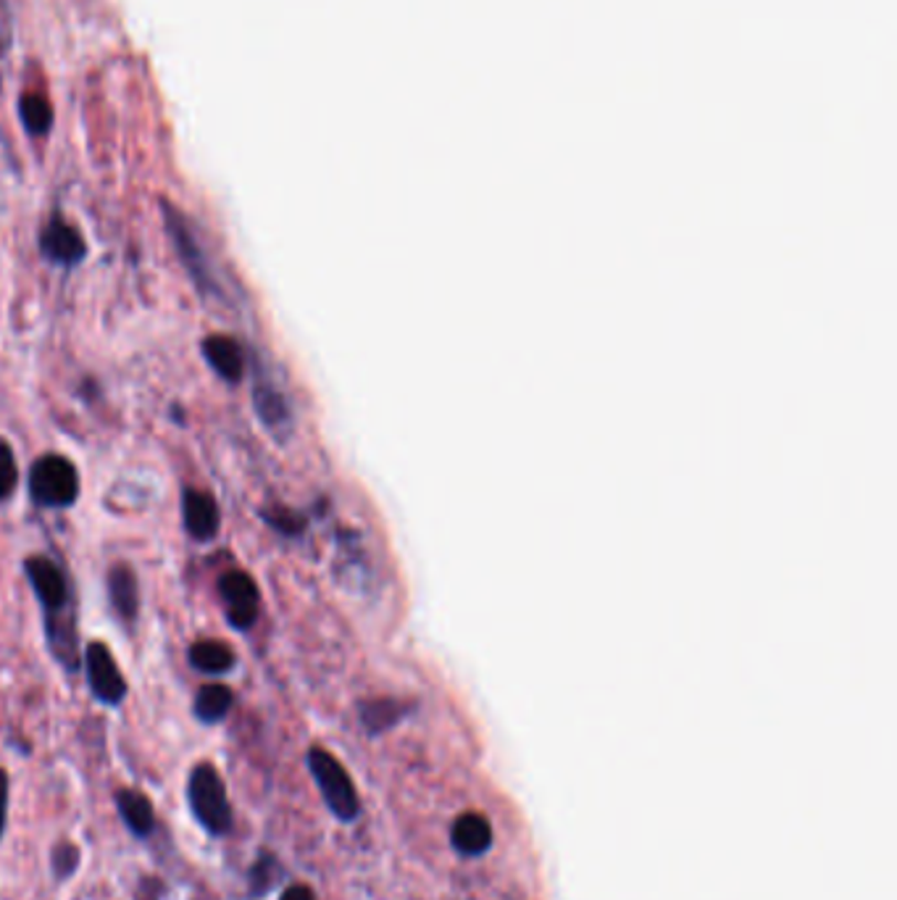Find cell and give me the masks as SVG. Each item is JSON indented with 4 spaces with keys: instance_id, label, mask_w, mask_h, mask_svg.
<instances>
[{
    "instance_id": "6da1fadb",
    "label": "cell",
    "mask_w": 897,
    "mask_h": 900,
    "mask_svg": "<svg viewBox=\"0 0 897 900\" xmlns=\"http://www.w3.org/2000/svg\"><path fill=\"white\" fill-rule=\"evenodd\" d=\"M24 575L38 596V603L43 606L45 640L53 658L66 672H77L82 666V647L72 613V588H68L66 571L53 558L30 556L24 561Z\"/></svg>"
},
{
    "instance_id": "7a4b0ae2",
    "label": "cell",
    "mask_w": 897,
    "mask_h": 900,
    "mask_svg": "<svg viewBox=\"0 0 897 900\" xmlns=\"http://www.w3.org/2000/svg\"><path fill=\"white\" fill-rule=\"evenodd\" d=\"M188 806L193 811V819L211 837L229 835L232 827H235V808H232L227 785H224L214 763L203 761L190 769Z\"/></svg>"
},
{
    "instance_id": "3957f363",
    "label": "cell",
    "mask_w": 897,
    "mask_h": 900,
    "mask_svg": "<svg viewBox=\"0 0 897 900\" xmlns=\"http://www.w3.org/2000/svg\"><path fill=\"white\" fill-rule=\"evenodd\" d=\"M306 767L317 782L324 806L342 824H353L361 816L359 790H355L351 774L342 763L334 759L330 750L313 746L306 753Z\"/></svg>"
},
{
    "instance_id": "277c9868",
    "label": "cell",
    "mask_w": 897,
    "mask_h": 900,
    "mask_svg": "<svg viewBox=\"0 0 897 900\" xmlns=\"http://www.w3.org/2000/svg\"><path fill=\"white\" fill-rule=\"evenodd\" d=\"M26 490L34 506L40 508H72L79 497L77 467L64 456H40L30 467Z\"/></svg>"
},
{
    "instance_id": "5b68a950",
    "label": "cell",
    "mask_w": 897,
    "mask_h": 900,
    "mask_svg": "<svg viewBox=\"0 0 897 900\" xmlns=\"http://www.w3.org/2000/svg\"><path fill=\"white\" fill-rule=\"evenodd\" d=\"M161 206H163V219H167V229L171 235V243H174L177 256H180L184 269H188L190 279H193L195 288L201 292H205V296H216L218 285L214 279V271H211L209 258H205L201 243H197L195 232H193V227H190V222L180 214V208L169 206L167 201H163Z\"/></svg>"
},
{
    "instance_id": "8992f818",
    "label": "cell",
    "mask_w": 897,
    "mask_h": 900,
    "mask_svg": "<svg viewBox=\"0 0 897 900\" xmlns=\"http://www.w3.org/2000/svg\"><path fill=\"white\" fill-rule=\"evenodd\" d=\"M82 666H85L87 674V685H90L93 698L103 706H121L125 704L129 685L121 674L119 664H116L111 647L103 645L95 640V643H87L82 647Z\"/></svg>"
},
{
    "instance_id": "52a82bcc",
    "label": "cell",
    "mask_w": 897,
    "mask_h": 900,
    "mask_svg": "<svg viewBox=\"0 0 897 900\" xmlns=\"http://www.w3.org/2000/svg\"><path fill=\"white\" fill-rule=\"evenodd\" d=\"M216 588L227 622L239 632H248L256 624L258 609H261V590H258L256 579L243 569H229L218 577Z\"/></svg>"
},
{
    "instance_id": "ba28073f",
    "label": "cell",
    "mask_w": 897,
    "mask_h": 900,
    "mask_svg": "<svg viewBox=\"0 0 897 900\" xmlns=\"http://www.w3.org/2000/svg\"><path fill=\"white\" fill-rule=\"evenodd\" d=\"M40 254H43L45 261L72 269V266L85 261L87 243L74 224H68L64 216L56 214L40 232Z\"/></svg>"
},
{
    "instance_id": "9c48e42d",
    "label": "cell",
    "mask_w": 897,
    "mask_h": 900,
    "mask_svg": "<svg viewBox=\"0 0 897 900\" xmlns=\"http://www.w3.org/2000/svg\"><path fill=\"white\" fill-rule=\"evenodd\" d=\"M182 524L184 532L197 543H211L222 529L216 497L205 490L184 488L182 493Z\"/></svg>"
},
{
    "instance_id": "30bf717a",
    "label": "cell",
    "mask_w": 897,
    "mask_h": 900,
    "mask_svg": "<svg viewBox=\"0 0 897 900\" xmlns=\"http://www.w3.org/2000/svg\"><path fill=\"white\" fill-rule=\"evenodd\" d=\"M492 843H495V832H492V824L484 814L466 811V814L450 824V845L463 858H479L490 854Z\"/></svg>"
},
{
    "instance_id": "8fae6325",
    "label": "cell",
    "mask_w": 897,
    "mask_h": 900,
    "mask_svg": "<svg viewBox=\"0 0 897 900\" xmlns=\"http://www.w3.org/2000/svg\"><path fill=\"white\" fill-rule=\"evenodd\" d=\"M201 353H203L205 364L211 366V372H214L218 379H224L227 385H239V382H243L245 351L239 347L235 338L209 335L201 343Z\"/></svg>"
},
{
    "instance_id": "7c38bea8",
    "label": "cell",
    "mask_w": 897,
    "mask_h": 900,
    "mask_svg": "<svg viewBox=\"0 0 897 900\" xmlns=\"http://www.w3.org/2000/svg\"><path fill=\"white\" fill-rule=\"evenodd\" d=\"M108 585V600H111V609L121 622L132 626L140 617V585H137V575L129 564H116L111 566L106 577Z\"/></svg>"
},
{
    "instance_id": "4fadbf2b",
    "label": "cell",
    "mask_w": 897,
    "mask_h": 900,
    "mask_svg": "<svg viewBox=\"0 0 897 900\" xmlns=\"http://www.w3.org/2000/svg\"><path fill=\"white\" fill-rule=\"evenodd\" d=\"M114 801L121 824L132 832L137 840H148L156 832V808L153 803H150V797L142 793V790L121 788L116 790Z\"/></svg>"
},
{
    "instance_id": "5bb4252c",
    "label": "cell",
    "mask_w": 897,
    "mask_h": 900,
    "mask_svg": "<svg viewBox=\"0 0 897 900\" xmlns=\"http://www.w3.org/2000/svg\"><path fill=\"white\" fill-rule=\"evenodd\" d=\"M253 406H256V416L261 419V425L271 432H290L292 427V411L287 398L282 395L274 382L266 377L256 379V387H253Z\"/></svg>"
},
{
    "instance_id": "9a60e30c",
    "label": "cell",
    "mask_w": 897,
    "mask_h": 900,
    "mask_svg": "<svg viewBox=\"0 0 897 900\" xmlns=\"http://www.w3.org/2000/svg\"><path fill=\"white\" fill-rule=\"evenodd\" d=\"M188 661L195 672L205 674V677H224L235 669L237 656L235 651L222 640H195L193 645L188 647Z\"/></svg>"
},
{
    "instance_id": "2e32d148",
    "label": "cell",
    "mask_w": 897,
    "mask_h": 900,
    "mask_svg": "<svg viewBox=\"0 0 897 900\" xmlns=\"http://www.w3.org/2000/svg\"><path fill=\"white\" fill-rule=\"evenodd\" d=\"M235 706V693L232 687L222 685V682H211V685H203L195 695L193 714L201 725L214 727L218 721H224Z\"/></svg>"
},
{
    "instance_id": "e0dca14e",
    "label": "cell",
    "mask_w": 897,
    "mask_h": 900,
    "mask_svg": "<svg viewBox=\"0 0 897 900\" xmlns=\"http://www.w3.org/2000/svg\"><path fill=\"white\" fill-rule=\"evenodd\" d=\"M408 714V706L398 704V700H389V698H382V700H366V704H361L359 708V716H361V725L369 735H382L387 732V729H393L403 716Z\"/></svg>"
},
{
    "instance_id": "ac0fdd59",
    "label": "cell",
    "mask_w": 897,
    "mask_h": 900,
    "mask_svg": "<svg viewBox=\"0 0 897 900\" xmlns=\"http://www.w3.org/2000/svg\"><path fill=\"white\" fill-rule=\"evenodd\" d=\"M285 879V866L279 864V858L269 854V850H258L256 861L250 864L248 869V888L250 898H264L277 888Z\"/></svg>"
},
{
    "instance_id": "d6986e66",
    "label": "cell",
    "mask_w": 897,
    "mask_h": 900,
    "mask_svg": "<svg viewBox=\"0 0 897 900\" xmlns=\"http://www.w3.org/2000/svg\"><path fill=\"white\" fill-rule=\"evenodd\" d=\"M19 114H22V125L32 138H45L53 127V106L47 104L43 95H24L19 104Z\"/></svg>"
},
{
    "instance_id": "ffe728a7",
    "label": "cell",
    "mask_w": 897,
    "mask_h": 900,
    "mask_svg": "<svg viewBox=\"0 0 897 900\" xmlns=\"http://www.w3.org/2000/svg\"><path fill=\"white\" fill-rule=\"evenodd\" d=\"M79 864H82V850L77 848V845L68 840H61L53 845L51 869H53V877H56L58 882H66V879H72L74 875H77Z\"/></svg>"
},
{
    "instance_id": "44dd1931",
    "label": "cell",
    "mask_w": 897,
    "mask_h": 900,
    "mask_svg": "<svg viewBox=\"0 0 897 900\" xmlns=\"http://www.w3.org/2000/svg\"><path fill=\"white\" fill-rule=\"evenodd\" d=\"M19 485V467H17V456L9 442H0V503L9 501V497L17 493Z\"/></svg>"
},
{
    "instance_id": "7402d4cb",
    "label": "cell",
    "mask_w": 897,
    "mask_h": 900,
    "mask_svg": "<svg viewBox=\"0 0 897 900\" xmlns=\"http://www.w3.org/2000/svg\"><path fill=\"white\" fill-rule=\"evenodd\" d=\"M264 519L287 537H296L298 532L303 529V522H300V516L292 514V511H264Z\"/></svg>"
},
{
    "instance_id": "603a6c76",
    "label": "cell",
    "mask_w": 897,
    "mask_h": 900,
    "mask_svg": "<svg viewBox=\"0 0 897 900\" xmlns=\"http://www.w3.org/2000/svg\"><path fill=\"white\" fill-rule=\"evenodd\" d=\"M9 795H11L9 772L0 769V840H3L6 827H9Z\"/></svg>"
},
{
    "instance_id": "cb8c5ba5",
    "label": "cell",
    "mask_w": 897,
    "mask_h": 900,
    "mask_svg": "<svg viewBox=\"0 0 897 900\" xmlns=\"http://www.w3.org/2000/svg\"><path fill=\"white\" fill-rule=\"evenodd\" d=\"M167 896V885L159 877H142L140 888H137V900H161Z\"/></svg>"
},
{
    "instance_id": "d4e9b609",
    "label": "cell",
    "mask_w": 897,
    "mask_h": 900,
    "mask_svg": "<svg viewBox=\"0 0 897 900\" xmlns=\"http://www.w3.org/2000/svg\"><path fill=\"white\" fill-rule=\"evenodd\" d=\"M279 900H317V892H313L308 885H290Z\"/></svg>"
}]
</instances>
